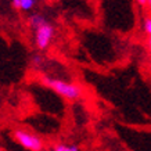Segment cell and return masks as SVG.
<instances>
[{
  "instance_id": "cell-1",
  "label": "cell",
  "mask_w": 151,
  "mask_h": 151,
  "mask_svg": "<svg viewBox=\"0 0 151 151\" xmlns=\"http://www.w3.org/2000/svg\"><path fill=\"white\" fill-rule=\"evenodd\" d=\"M42 83L49 89H51L53 92H55L58 96L67 99V100H78L82 96V87L79 85L67 82L63 79L45 76V78H42Z\"/></svg>"
},
{
  "instance_id": "cell-2",
  "label": "cell",
  "mask_w": 151,
  "mask_h": 151,
  "mask_svg": "<svg viewBox=\"0 0 151 151\" xmlns=\"http://www.w3.org/2000/svg\"><path fill=\"white\" fill-rule=\"evenodd\" d=\"M13 139L22 147L24 150L28 151H42L43 147H45L43 140L37 134L24 130V129H15L13 132Z\"/></svg>"
},
{
  "instance_id": "cell-3",
  "label": "cell",
  "mask_w": 151,
  "mask_h": 151,
  "mask_svg": "<svg viewBox=\"0 0 151 151\" xmlns=\"http://www.w3.org/2000/svg\"><path fill=\"white\" fill-rule=\"evenodd\" d=\"M54 27L51 25L49 21L45 22L43 25L37 27L35 29V46H36L37 50H46L49 49L50 43L53 42V37H54Z\"/></svg>"
},
{
  "instance_id": "cell-4",
  "label": "cell",
  "mask_w": 151,
  "mask_h": 151,
  "mask_svg": "<svg viewBox=\"0 0 151 151\" xmlns=\"http://www.w3.org/2000/svg\"><path fill=\"white\" fill-rule=\"evenodd\" d=\"M13 6L15 9L21 10V11H31L35 9L37 0H11Z\"/></svg>"
},
{
  "instance_id": "cell-5",
  "label": "cell",
  "mask_w": 151,
  "mask_h": 151,
  "mask_svg": "<svg viewBox=\"0 0 151 151\" xmlns=\"http://www.w3.org/2000/svg\"><path fill=\"white\" fill-rule=\"evenodd\" d=\"M45 22H47V19L45 18L42 14H33V15H31L29 19H28V24H29V27L32 28V29H36L37 27L43 25Z\"/></svg>"
},
{
  "instance_id": "cell-6",
  "label": "cell",
  "mask_w": 151,
  "mask_h": 151,
  "mask_svg": "<svg viewBox=\"0 0 151 151\" xmlns=\"http://www.w3.org/2000/svg\"><path fill=\"white\" fill-rule=\"evenodd\" d=\"M51 150L53 151H79L78 146H75V144H65V143H57L54 146L51 147Z\"/></svg>"
},
{
  "instance_id": "cell-7",
  "label": "cell",
  "mask_w": 151,
  "mask_h": 151,
  "mask_svg": "<svg viewBox=\"0 0 151 151\" xmlns=\"http://www.w3.org/2000/svg\"><path fill=\"white\" fill-rule=\"evenodd\" d=\"M143 28H144V32L147 35H151V17H147L143 22Z\"/></svg>"
},
{
  "instance_id": "cell-8",
  "label": "cell",
  "mask_w": 151,
  "mask_h": 151,
  "mask_svg": "<svg viewBox=\"0 0 151 151\" xmlns=\"http://www.w3.org/2000/svg\"><path fill=\"white\" fill-rule=\"evenodd\" d=\"M137 1H139V4H142V6H146L148 3V0H137Z\"/></svg>"
},
{
  "instance_id": "cell-9",
  "label": "cell",
  "mask_w": 151,
  "mask_h": 151,
  "mask_svg": "<svg viewBox=\"0 0 151 151\" xmlns=\"http://www.w3.org/2000/svg\"><path fill=\"white\" fill-rule=\"evenodd\" d=\"M148 47H150V50H151V35H150V39H148Z\"/></svg>"
},
{
  "instance_id": "cell-10",
  "label": "cell",
  "mask_w": 151,
  "mask_h": 151,
  "mask_svg": "<svg viewBox=\"0 0 151 151\" xmlns=\"http://www.w3.org/2000/svg\"><path fill=\"white\" fill-rule=\"evenodd\" d=\"M147 4H148V6L151 7V0H148V3H147Z\"/></svg>"
},
{
  "instance_id": "cell-11",
  "label": "cell",
  "mask_w": 151,
  "mask_h": 151,
  "mask_svg": "<svg viewBox=\"0 0 151 151\" xmlns=\"http://www.w3.org/2000/svg\"><path fill=\"white\" fill-rule=\"evenodd\" d=\"M50 1H61V0H50Z\"/></svg>"
},
{
  "instance_id": "cell-12",
  "label": "cell",
  "mask_w": 151,
  "mask_h": 151,
  "mask_svg": "<svg viewBox=\"0 0 151 151\" xmlns=\"http://www.w3.org/2000/svg\"><path fill=\"white\" fill-rule=\"evenodd\" d=\"M1 150H3V148H1V147H0V151H1Z\"/></svg>"
}]
</instances>
